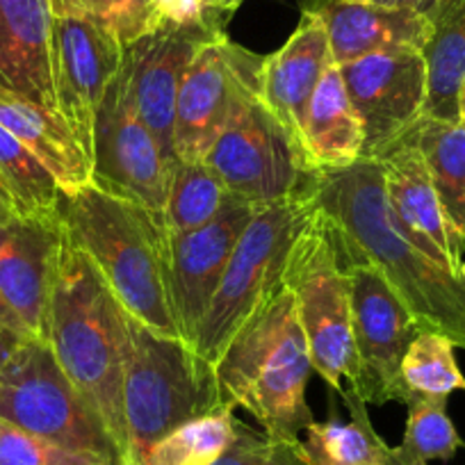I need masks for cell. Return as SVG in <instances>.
<instances>
[{
  "label": "cell",
  "instance_id": "f1b7e54d",
  "mask_svg": "<svg viewBox=\"0 0 465 465\" xmlns=\"http://www.w3.org/2000/svg\"><path fill=\"white\" fill-rule=\"evenodd\" d=\"M232 411V406H222L181 424L151 447L144 465H213L235 440L238 418Z\"/></svg>",
  "mask_w": 465,
  "mask_h": 465
},
{
  "label": "cell",
  "instance_id": "4dcf8cb0",
  "mask_svg": "<svg viewBox=\"0 0 465 465\" xmlns=\"http://www.w3.org/2000/svg\"><path fill=\"white\" fill-rule=\"evenodd\" d=\"M454 342L442 333L420 331L401 361V381L411 395L450 397L465 391V377L456 365Z\"/></svg>",
  "mask_w": 465,
  "mask_h": 465
},
{
  "label": "cell",
  "instance_id": "60d3db41",
  "mask_svg": "<svg viewBox=\"0 0 465 465\" xmlns=\"http://www.w3.org/2000/svg\"><path fill=\"white\" fill-rule=\"evenodd\" d=\"M459 124L465 128V80L460 84V94H459Z\"/></svg>",
  "mask_w": 465,
  "mask_h": 465
},
{
  "label": "cell",
  "instance_id": "6da1fadb",
  "mask_svg": "<svg viewBox=\"0 0 465 465\" xmlns=\"http://www.w3.org/2000/svg\"><path fill=\"white\" fill-rule=\"evenodd\" d=\"M312 201L331 223L344 261H368L409 308L420 331L465 349V281L411 242L397 222L377 160L317 172Z\"/></svg>",
  "mask_w": 465,
  "mask_h": 465
},
{
  "label": "cell",
  "instance_id": "e575fe53",
  "mask_svg": "<svg viewBox=\"0 0 465 465\" xmlns=\"http://www.w3.org/2000/svg\"><path fill=\"white\" fill-rule=\"evenodd\" d=\"M28 340L33 338H25V335L16 333V331L7 329V326L0 324V372H3V368H5L7 363H10L12 356L19 351V347L24 342H28Z\"/></svg>",
  "mask_w": 465,
  "mask_h": 465
},
{
  "label": "cell",
  "instance_id": "d6a6232c",
  "mask_svg": "<svg viewBox=\"0 0 465 465\" xmlns=\"http://www.w3.org/2000/svg\"><path fill=\"white\" fill-rule=\"evenodd\" d=\"M213 465H308L299 442H285L258 433L247 424H235V440Z\"/></svg>",
  "mask_w": 465,
  "mask_h": 465
},
{
  "label": "cell",
  "instance_id": "ffe728a7",
  "mask_svg": "<svg viewBox=\"0 0 465 465\" xmlns=\"http://www.w3.org/2000/svg\"><path fill=\"white\" fill-rule=\"evenodd\" d=\"M333 64L324 25L302 12L297 30L272 55L262 57L261 98L303 151V126L312 94ZM306 155V153H303ZM315 172V169H312Z\"/></svg>",
  "mask_w": 465,
  "mask_h": 465
},
{
  "label": "cell",
  "instance_id": "d590c367",
  "mask_svg": "<svg viewBox=\"0 0 465 465\" xmlns=\"http://www.w3.org/2000/svg\"><path fill=\"white\" fill-rule=\"evenodd\" d=\"M98 0H51L55 16H94Z\"/></svg>",
  "mask_w": 465,
  "mask_h": 465
},
{
  "label": "cell",
  "instance_id": "b9f144b4",
  "mask_svg": "<svg viewBox=\"0 0 465 465\" xmlns=\"http://www.w3.org/2000/svg\"><path fill=\"white\" fill-rule=\"evenodd\" d=\"M459 274H460V279L465 281V262H460V267H459Z\"/></svg>",
  "mask_w": 465,
  "mask_h": 465
},
{
  "label": "cell",
  "instance_id": "d4e9b609",
  "mask_svg": "<svg viewBox=\"0 0 465 465\" xmlns=\"http://www.w3.org/2000/svg\"><path fill=\"white\" fill-rule=\"evenodd\" d=\"M347 406L349 422H312L299 450L308 465H400L395 447L388 445L368 415V404L356 392L344 388L338 392Z\"/></svg>",
  "mask_w": 465,
  "mask_h": 465
},
{
  "label": "cell",
  "instance_id": "ab89813d",
  "mask_svg": "<svg viewBox=\"0 0 465 465\" xmlns=\"http://www.w3.org/2000/svg\"><path fill=\"white\" fill-rule=\"evenodd\" d=\"M12 217H19V214H16L15 201H12L5 183H3V178H0V222H7V219Z\"/></svg>",
  "mask_w": 465,
  "mask_h": 465
},
{
  "label": "cell",
  "instance_id": "cb8c5ba5",
  "mask_svg": "<svg viewBox=\"0 0 465 465\" xmlns=\"http://www.w3.org/2000/svg\"><path fill=\"white\" fill-rule=\"evenodd\" d=\"M427 19L431 35L422 48L427 66L422 116L459 124V94L465 80V0H442Z\"/></svg>",
  "mask_w": 465,
  "mask_h": 465
},
{
  "label": "cell",
  "instance_id": "ba28073f",
  "mask_svg": "<svg viewBox=\"0 0 465 465\" xmlns=\"http://www.w3.org/2000/svg\"><path fill=\"white\" fill-rule=\"evenodd\" d=\"M0 418L62 450L122 465L103 420L66 377L46 340L21 344L0 372Z\"/></svg>",
  "mask_w": 465,
  "mask_h": 465
},
{
  "label": "cell",
  "instance_id": "8d00e7d4",
  "mask_svg": "<svg viewBox=\"0 0 465 465\" xmlns=\"http://www.w3.org/2000/svg\"><path fill=\"white\" fill-rule=\"evenodd\" d=\"M0 324L7 326V329H12V331H16V333L25 335V338H33V335H30V331L25 329L24 322L19 320V315H16L15 308L10 306V302H7L5 294L3 292H0Z\"/></svg>",
  "mask_w": 465,
  "mask_h": 465
},
{
  "label": "cell",
  "instance_id": "4fadbf2b",
  "mask_svg": "<svg viewBox=\"0 0 465 465\" xmlns=\"http://www.w3.org/2000/svg\"><path fill=\"white\" fill-rule=\"evenodd\" d=\"M124 48L122 39L96 16H55L53 21L51 62L57 112L89 160L98 110L107 87L122 71Z\"/></svg>",
  "mask_w": 465,
  "mask_h": 465
},
{
  "label": "cell",
  "instance_id": "8fae6325",
  "mask_svg": "<svg viewBox=\"0 0 465 465\" xmlns=\"http://www.w3.org/2000/svg\"><path fill=\"white\" fill-rule=\"evenodd\" d=\"M92 183L163 217L167 203L169 163L142 119L131 80L122 66L107 87L96 116Z\"/></svg>",
  "mask_w": 465,
  "mask_h": 465
},
{
  "label": "cell",
  "instance_id": "277c9868",
  "mask_svg": "<svg viewBox=\"0 0 465 465\" xmlns=\"http://www.w3.org/2000/svg\"><path fill=\"white\" fill-rule=\"evenodd\" d=\"M60 219L116 302L149 329L181 340L164 276L163 217L89 183L62 192Z\"/></svg>",
  "mask_w": 465,
  "mask_h": 465
},
{
  "label": "cell",
  "instance_id": "7a4b0ae2",
  "mask_svg": "<svg viewBox=\"0 0 465 465\" xmlns=\"http://www.w3.org/2000/svg\"><path fill=\"white\" fill-rule=\"evenodd\" d=\"M46 342L71 383L103 420L124 465V370L131 347L126 308L116 302L64 223L48 303Z\"/></svg>",
  "mask_w": 465,
  "mask_h": 465
},
{
  "label": "cell",
  "instance_id": "484cf974",
  "mask_svg": "<svg viewBox=\"0 0 465 465\" xmlns=\"http://www.w3.org/2000/svg\"><path fill=\"white\" fill-rule=\"evenodd\" d=\"M404 137L422 153L445 217L465 240V128L422 116Z\"/></svg>",
  "mask_w": 465,
  "mask_h": 465
},
{
  "label": "cell",
  "instance_id": "5b68a950",
  "mask_svg": "<svg viewBox=\"0 0 465 465\" xmlns=\"http://www.w3.org/2000/svg\"><path fill=\"white\" fill-rule=\"evenodd\" d=\"M128 347L124 370V465H144L146 454L181 424L222 406L214 370L187 347L142 324L126 311Z\"/></svg>",
  "mask_w": 465,
  "mask_h": 465
},
{
  "label": "cell",
  "instance_id": "3957f363",
  "mask_svg": "<svg viewBox=\"0 0 465 465\" xmlns=\"http://www.w3.org/2000/svg\"><path fill=\"white\" fill-rule=\"evenodd\" d=\"M213 370L223 401L247 409L270 438L299 442V433L315 422L306 401L311 347L285 281L228 342Z\"/></svg>",
  "mask_w": 465,
  "mask_h": 465
},
{
  "label": "cell",
  "instance_id": "9a60e30c",
  "mask_svg": "<svg viewBox=\"0 0 465 465\" xmlns=\"http://www.w3.org/2000/svg\"><path fill=\"white\" fill-rule=\"evenodd\" d=\"M338 69L363 124V160H377L422 119L427 103L422 53H377Z\"/></svg>",
  "mask_w": 465,
  "mask_h": 465
},
{
  "label": "cell",
  "instance_id": "f546056e",
  "mask_svg": "<svg viewBox=\"0 0 465 465\" xmlns=\"http://www.w3.org/2000/svg\"><path fill=\"white\" fill-rule=\"evenodd\" d=\"M406 409L404 440L395 447L400 465H429L431 460L454 459L463 440L447 415V397L413 395Z\"/></svg>",
  "mask_w": 465,
  "mask_h": 465
},
{
  "label": "cell",
  "instance_id": "e0dca14e",
  "mask_svg": "<svg viewBox=\"0 0 465 465\" xmlns=\"http://www.w3.org/2000/svg\"><path fill=\"white\" fill-rule=\"evenodd\" d=\"M377 163L383 172L388 203L411 242L450 270L459 272L465 240L445 217L436 185L418 146L409 137H401L386 153L379 155Z\"/></svg>",
  "mask_w": 465,
  "mask_h": 465
},
{
  "label": "cell",
  "instance_id": "44dd1931",
  "mask_svg": "<svg viewBox=\"0 0 465 465\" xmlns=\"http://www.w3.org/2000/svg\"><path fill=\"white\" fill-rule=\"evenodd\" d=\"M51 0H0V87L57 112Z\"/></svg>",
  "mask_w": 465,
  "mask_h": 465
},
{
  "label": "cell",
  "instance_id": "9c48e42d",
  "mask_svg": "<svg viewBox=\"0 0 465 465\" xmlns=\"http://www.w3.org/2000/svg\"><path fill=\"white\" fill-rule=\"evenodd\" d=\"M232 196L270 203L303 192L317 172L261 98V78L235 96L222 133L205 153Z\"/></svg>",
  "mask_w": 465,
  "mask_h": 465
},
{
  "label": "cell",
  "instance_id": "52a82bcc",
  "mask_svg": "<svg viewBox=\"0 0 465 465\" xmlns=\"http://www.w3.org/2000/svg\"><path fill=\"white\" fill-rule=\"evenodd\" d=\"M283 281L294 294L312 370L335 392L356 388L359 356L351 326V279L331 223L317 205L294 242Z\"/></svg>",
  "mask_w": 465,
  "mask_h": 465
},
{
  "label": "cell",
  "instance_id": "1f68e13d",
  "mask_svg": "<svg viewBox=\"0 0 465 465\" xmlns=\"http://www.w3.org/2000/svg\"><path fill=\"white\" fill-rule=\"evenodd\" d=\"M0 465H105L78 451L62 450L0 418Z\"/></svg>",
  "mask_w": 465,
  "mask_h": 465
},
{
  "label": "cell",
  "instance_id": "8992f818",
  "mask_svg": "<svg viewBox=\"0 0 465 465\" xmlns=\"http://www.w3.org/2000/svg\"><path fill=\"white\" fill-rule=\"evenodd\" d=\"M311 185L292 196L258 205L240 235L192 342L210 368L253 312L283 285L290 253L315 208Z\"/></svg>",
  "mask_w": 465,
  "mask_h": 465
},
{
  "label": "cell",
  "instance_id": "4316f807",
  "mask_svg": "<svg viewBox=\"0 0 465 465\" xmlns=\"http://www.w3.org/2000/svg\"><path fill=\"white\" fill-rule=\"evenodd\" d=\"M232 199L226 183L205 160H176L169 169L163 223L169 232H187L213 222Z\"/></svg>",
  "mask_w": 465,
  "mask_h": 465
},
{
  "label": "cell",
  "instance_id": "836d02e7",
  "mask_svg": "<svg viewBox=\"0 0 465 465\" xmlns=\"http://www.w3.org/2000/svg\"><path fill=\"white\" fill-rule=\"evenodd\" d=\"M94 16L128 46L160 24L164 7L163 0H98Z\"/></svg>",
  "mask_w": 465,
  "mask_h": 465
},
{
  "label": "cell",
  "instance_id": "7402d4cb",
  "mask_svg": "<svg viewBox=\"0 0 465 465\" xmlns=\"http://www.w3.org/2000/svg\"><path fill=\"white\" fill-rule=\"evenodd\" d=\"M0 126L46 164L64 194L92 183V160L60 112L0 87Z\"/></svg>",
  "mask_w": 465,
  "mask_h": 465
},
{
  "label": "cell",
  "instance_id": "f35d334b",
  "mask_svg": "<svg viewBox=\"0 0 465 465\" xmlns=\"http://www.w3.org/2000/svg\"><path fill=\"white\" fill-rule=\"evenodd\" d=\"M203 10L214 12V15L223 16V19H231V15L242 5L244 0H196Z\"/></svg>",
  "mask_w": 465,
  "mask_h": 465
},
{
  "label": "cell",
  "instance_id": "83f0119b",
  "mask_svg": "<svg viewBox=\"0 0 465 465\" xmlns=\"http://www.w3.org/2000/svg\"><path fill=\"white\" fill-rule=\"evenodd\" d=\"M0 178L5 183L16 214L35 222L60 219L62 190L55 176L33 151L0 126Z\"/></svg>",
  "mask_w": 465,
  "mask_h": 465
},
{
  "label": "cell",
  "instance_id": "d6986e66",
  "mask_svg": "<svg viewBox=\"0 0 465 465\" xmlns=\"http://www.w3.org/2000/svg\"><path fill=\"white\" fill-rule=\"evenodd\" d=\"M62 219L0 222V292L33 338L46 340L48 303L55 276Z\"/></svg>",
  "mask_w": 465,
  "mask_h": 465
},
{
  "label": "cell",
  "instance_id": "ac0fdd59",
  "mask_svg": "<svg viewBox=\"0 0 465 465\" xmlns=\"http://www.w3.org/2000/svg\"><path fill=\"white\" fill-rule=\"evenodd\" d=\"M302 12L324 25L335 66L377 53H422L431 35V24L420 12L370 0H302Z\"/></svg>",
  "mask_w": 465,
  "mask_h": 465
},
{
  "label": "cell",
  "instance_id": "5bb4252c",
  "mask_svg": "<svg viewBox=\"0 0 465 465\" xmlns=\"http://www.w3.org/2000/svg\"><path fill=\"white\" fill-rule=\"evenodd\" d=\"M261 203L232 196L213 222L187 232H164V276L178 335L192 349L232 249Z\"/></svg>",
  "mask_w": 465,
  "mask_h": 465
},
{
  "label": "cell",
  "instance_id": "603a6c76",
  "mask_svg": "<svg viewBox=\"0 0 465 465\" xmlns=\"http://www.w3.org/2000/svg\"><path fill=\"white\" fill-rule=\"evenodd\" d=\"M365 133L340 69L331 64L312 94L303 126V153L315 172L347 169L363 160Z\"/></svg>",
  "mask_w": 465,
  "mask_h": 465
},
{
  "label": "cell",
  "instance_id": "7c38bea8",
  "mask_svg": "<svg viewBox=\"0 0 465 465\" xmlns=\"http://www.w3.org/2000/svg\"><path fill=\"white\" fill-rule=\"evenodd\" d=\"M344 265L351 279V326L359 356V383L349 391L365 404H409L413 395L401 381V361L420 333L418 324L372 262L344 261Z\"/></svg>",
  "mask_w": 465,
  "mask_h": 465
},
{
  "label": "cell",
  "instance_id": "2e32d148",
  "mask_svg": "<svg viewBox=\"0 0 465 465\" xmlns=\"http://www.w3.org/2000/svg\"><path fill=\"white\" fill-rule=\"evenodd\" d=\"M262 55H253L226 33L205 44L181 83L173 122L176 160H203L222 133L244 84L261 78Z\"/></svg>",
  "mask_w": 465,
  "mask_h": 465
},
{
  "label": "cell",
  "instance_id": "74e56055",
  "mask_svg": "<svg viewBox=\"0 0 465 465\" xmlns=\"http://www.w3.org/2000/svg\"><path fill=\"white\" fill-rule=\"evenodd\" d=\"M370 3H377V5H388V7H404V10H413L427 16L433 7L440 5L442 0H370Z\"/></svg>",
  "mask_w": 465,
  "mask_h": 465
},
{
  "label": "cell",
  "instance_id": "30bf717a",
  "mask_svg": "<svg viewBox=\"0 0 465 465\" xmlns=\"http://www.w3.org/2000/svg\"><path fill=\"white\" fill-rule=\"evenodd\" d=\"M226 21L214 12H164L160 24L124 48V69L131 80L137 110L158 140L169 169L176 163L173 122L181 83L196 53L226 33Z\"/></svg>",
  "mask_w": 465,
  "mask_h": 465
}]
</instances>
